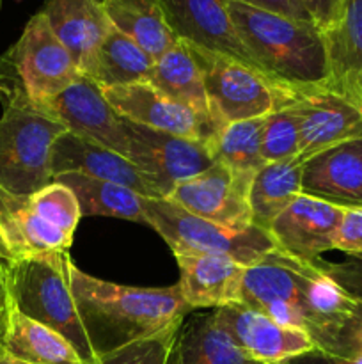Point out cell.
Returning a JSON list of instances; mask_svg holds the SVG:
<instances>
[{
    "label": "cell",
    "instance_id": "2e32d148",
    "mask_svg": "<svg viewBox=\"0 0 362 364\" xmlns=\"http://www.w3.org/2000/svg\"><path fill=\"white\" fill-rule=\"evenodd\" d=\"M73 237L46 223L35 210L32 196L14 194L0 187V259L34 258L70 252Z\"/></svg>",
    "mask_w": 362,
    "mask_h": 364
},
{
    "label": "cell",
    "instance_id": "60d3db41",
    "mask_svg": "<svg viewBox=\"0 0 362 364\" xmlns=\"http://www.w3.org/2000/svg\"><path fill=\"white\" fill-rule=\"evenodd\" d=\"M0 364H32V363H27L23 361V359L16 358V355H13L11 352H7L6 347L0 343Z\"/></svg>",
    "mask_w": 362,
    "mask_h": 364
},
{
    "label": "cell",
    "instance_id": "52a82bcc",
    "mask_svg": "<svg viewBox=\"0 0 362 364\" xmlns=\"http://www.w3.org/2000/svg\"><path fill=\"white\" fill-rule=\"evenodd\" d=\"M59 121L31 109H4L0 117V187L32 196L53 181V142L66 134Z\"/></svg>",
    "mask_w": 362,
    "mask_h": 364
},
{
    "label": "cell",
    "instance_id": "7402d4cb",
    "mask_svg": "<svg viewBox=\"0 0 362 364\" xmlns=\"http://www.w3.org/2000/svg\"><path fill=\"white\" fill-rule=\"evenodd\" d=\"M41 13L84 75L114 28L102 0H45Z\"/></svg>",
    "mask_w": 362,
    "mask_h": 364
},
{
    "label": "cell",
    "instance_id": "e575fe53",
    "mask_svg": "<svg viewBox=\"0 0 362 364\" xmlns=\"http://www.w3.org/2000/svg\"><path fill=\"white\" fill-rule=\"evenodd\" d=\"M334 249L350 258H362V208H344Z\"/></svg>",
    "mask_w": 362,
    "mask_h": 364
},
{
    "label": "cell",
    "instance_id": "f1b7e54d",
    "mask_svg": "<svg viewBox=\"0 0 362 364\" xmlns=\"http://www.w3.org/2000/svg\"><path fill=\"white\" fill-rule=\"evenodd\" d=\"M57 183L66 185L77 196L82 217H116V219L131 220L146 224L142 213V198L144 196L112 183L98 180L82 173H64L53 178Z\"/></svg>",
    "mask_w": 362,
    "mask_h": 364
},
{
    "label": "cell",
    "instance_id": "4fadbf2b",
    "mask_svg": "<svg viewBox=\"0 0 362 364\" xmlns=\"http://www.w3.org/2000/svg\"><path fill=\"white\" fill-rule=\"evenodd\" d=\"M160 6L181 41L222 53L265 75L238 38L226 0H160Z\"/></svg>",
    "mask_w": 362,
    "mask_h": 364
},
{
    "label": "cell",
    "instance_id": "4316f807",
    "mask_svg": "<svg viewBox=\"0 0 362 364\" xmlns=\"http://www.w3.org/2000/svg\"><path fill=\"white\" fill-rule=\"evenodd\" d=\"M304 164L297 159L265 164L254 174L248 191L252 224L268 231L273 220L302 194Z\"/></svg>",
    "mask_w": 362,
    "mask_h": 364
},
{
    "label": "cell",
    "instance_id": "f35d334b",
    "mask_svg": "<svg viewBox=\"0 0 362 364\" xmlns=\"http://www.w3.org/2000/svg\"><path fill=\"white\" fill-rule=\"evenodd\" d=\"M283 364H362V358H336V355L325 354V352L312 350L307 352V354H302L298 358L287 359Z\"/></svg>",
    "mask_w": 362,
    "mask_h": 364
},
{
    "label": "cell",
    "instance_id": "30bf717a",
    "mask_svg": "<svg viewBox=\"0 0 362 364\" xmlns=\"http://www.w3.org/2000/svg\"><path fill=\"white\" fill-rule=\"evenodd\" d=\"M254 176L238 174L224 164L215 162L202 173L181 181L167 196L180 208L227 226H251L248 191Z\"/></svg>",
    "mask_w": 362,
    "mask_h": 364
},
{
    "label": "cell",
    "instance_id": "9a60e30c",
    "mask_svg": "<svg viewBox=\"0 0 362 364\" xmlns=\"http://www.w3.org/2000/svg\"><path fill=\"white\" fill-rule=\"evenodd\" d=\"M241 304L265 313L280 326L305 333L300 287L290 255L280 249L247 267L241 284Z\"/></svg>",
    "mask_w": 362,
    "mask_h": 364
},
{
    "label": "cell",
    "instance_id": "74e56055",
    "mask_svg": "<svg viewBox=\"0 0 362 364\" xmlns=\"http://www.w3.org/2000/svg\"><path fill=\"white\" fill-rule=\"evenodd\" d=\"M238 2L258 7V9L270 11V13L280 14V16H287L291 18V20L312 23V20L309 18V14L305 13V9L302 7V4L298 2V0H238Z\"/></svg>",
    "mask_w": 362,
    "mask_h": 364
},
{
    "label": "cell",
    "instance_id": "7c38bea8",
    "mask_svg": "<svg viewBox=\"0 0 362 364\" xmlns=\"http://www.w3.org/2000/svg\"><path fill=\"white\" fill-rule=\"evenodd\" d=\"M213 311L234 343L259 364H283L287 359L316 350L314 341L307 333L280 326L265 313L241 302Z\"/></svg>",
    "mask_w": 362,
    "mask_h": 364
},
{
    "label": "cell",
    "instance_id": "8fae6325",
    "mask_svg": "<svg viewBox=\"0 0 362 364\" xmlns=\"http://www.w3.org/2000/svg\"><path fill=\"white\" fill-rule=\"evenodd\" d=\"M287 107L298 117L300 164L334 146L362 139V110L327 89L297 91Z\"/></svg>",
    "mask_w": 362,
    "mask_h": 364
},
{
    "label": "cell",
    "instance_id": "6da1fadb",
    "mask_svg": "<svg viewBox=\"0 0 362 364\" xmlns=\"http://www.w3.org/2000/svg\"><path fill=\"white\" fill-rule=\"evenodd\" d=\"M75 304L98 359L114 350L181 327L194 309L180 287L138 288L92 277L70 265Z\"/></svg>",
    "mask_w": 362,
    "mask_h": 364
},
{
    "label": "cell",
    "instance_id": "277c9868",
    "mask_svg": "<svg viewBox=\"0 0 362 364\" xmlns=\"http://www.w3.org/2000/svg\"><path fill=\"white\" fill-rule=\"evenodd\" d=\"M70 252L4 262L9 301L28 318L66 338L85 364H98L70 284Z\"/></svg>",
    "mask_w": 362,
    "mask_h": 364
},
{
    "label": "cell",
    "instance_id": "1f68e13d",
    "mask_svg": "<svg viewBox=\"0 0 362 364\" xmlns=\"http://www.w3.org/2000/svg\"><path fill=\"white\" fill-rule=\"evenodd\" d=\"M32 203L39 215L55 226L57 230L73 237L75 230L80 220V205L77 201V196L66 185L52 181L50 185L43 187L35 194H32Z\"/></svg>",
    "mask_w": 362,
    "mask_h": 364
},
{
    "label": "cell",
    "instance_id": "8992f818",
    "mask_svg": "<svg viewBox=\"0 0 362 364\" xmlns=\"http://www.w3.org/2000/svg\"><path fill=\"white\" fill-rule=\"evenodd\" d=\"M188 46L202 71L216 132L236 121L268 116L293 102L297 91L275 84L247 64L190 43Z\"/></svg>",
    "mask_w": 362,
    "mask_h": 364
},
{
    "label": "cell",
    "instance_id": "d6986e66",
    "mask_svg": "<svg viewBox=\"0 0 362 364\" xmlns=\"http://www.w3.org/2000/svg\"><path fill=\"white\" fill-rule=\"evenodd\" d=\"M302 194L344 208H362V139L311 156L302 171Z\"/></svg>",
    "mask_w": 362,
    "mask_h": 364
},
{
    "label": "cell",
    "instance_id": "d590c367",
    "mask_svg": "<svg viewBox=\"0 0 362 364\" xmlns=\"http://www.w3.org/2000/svg\"><path fill=\"white\" fill-rule=\"evenodd\" d=\"M319 269L332 277L355 301L362 302V258H348L346 262L329 263L316 259Z\"/></svg>",
    "mask_w": 362,
    "mask_h": 364
},
{
    "label": "cell",
    "instance_id": "603a6c76",
    "mask_svg": "<svg viewBox=\"0 0 362 364\" xmlns=\"http://www.w3.org/2000/svg\"><path fill=\"white\" fill-rule=\"evenodd\" d=\"M148 82L199 117L204 128V144L216 134L202 71L188 43L180 39L169 52L156 59Z\"/></svg>",
    "mask_w": 362,
    "mask_h": 364
},
{
    "label": "cell",
    "instance_id": "3957f363",
    "mask_svg": "<svg viewBox=\"0 0 362 364\" xmlns=\"http://www.w3.org/2000/svg\"><path fill=\"white\" fill-rule=\"evenodd\" d=\"M80 77L73 57L39 11L25 25L20 39L0 55V103L2 109L39 112Z\"/></svg>",
    "mask_w": 362,
    "mask_h": 364
},
{
    "label": "cell",
    "instance_id": "ab89813d",
    "mask_svg": "<svg viewBox=\"0 0 362 364\" xmlns=\"http://www.w3.org/2000/svg\"><path fill=\"white\" fill-rule=\"evenodd\" d=\"M7 315H9V295H7L6 277H4V262H0V338L6 329Z\"/></svg>",
    "mask_w": 362,
    "mask_h": 364
},
{
    "label": "cell",
    "instance_id": "5bb4252c",
    "mask_svg": "<svg viewBox=\"0 0 362 364\" xmlns=\"http://www.w3.org/2000/svg\"><path fill=\"white\" fill-rule=\"evenodd\" d=\"M344 206L300 194L268 228L277 247L304 262L332 251Z\"/></svg>",
    "mask_w": 362,
    "mask_h": 364
},
{
    "label": "cell",
    "instance_id": "b9f144b4",
    "mask_svg": "<svg viewBox=\"0 0 362 364\" xmlns=\"http://www.w3.org/2000/svg\"><path fill=\"white\" fill-rule=\"evenodd\" d=\"M0 6H2V0H0Z\"/></svg>",
    "mask_w": 362,
    "mask_h": 364
},
{
    "label": "cell",
    "instance_id": "44dd1931",
    "mask_svg": "<svg viewBox=\"0 0 362 364\" xmlns=\"http://www.w3.org/2000/svg\"><path fill=\"white\" fill-rule=\"evenodd\" d=\"M180 287L192 309H219L241 302L247 267L224 255H177Z\"/></svg>",
    "mask_w": 362,
    "mask_h": 364
},
{
    "label": "cell",
    "instance_id": "e0dca14e",
    "mask_svg": "<svg viewBox=\"0 0 362 364\" xmlns=\"http://www.w3.org/2000/svg\"><path fill=\"white\" fill-rule=\"evenodd\" d=\"M102 91L110 107L130 123L204 142V128L199 117L149 82H135Z\"/></svg>",
    "mask_w": 362,
    "mask_h": 364
},
{
    "label": "cell",
    "instance_id": "83f0119b",
    "mask_svg": "<svg viewBox=\"0 0 362 364\" xmlns=\"http://www.w3.org/2000/svg\"><path fill=\"white\" fill-rule=\"evenodd\" d=\"M155 59L128 36L112 28L84 71L102 89L148 82Z\"/></svg>",
    "mask_w": 362,
    "mask_h": 364
},
{
    "label": "cell",
    "instance_id": "4dcf8cb0",
    "mask_svg": "<svg viewBox=\"0 0 362 364\" xmlns=\"http://www.w3.org/2000/svg\"><path fill=\"white\" fill-rule=\"evenodd\" d=\"M261 153L266 164L297 159L300 153L298 117L290 107L273 110L265 117L261 132Z\"/></svg>",
    "mask_w": 362,
    "mask_h": 364
},
{
    "label": "cell",
    "instance_id": "8d00e7d4",
    "mask_svg": "<svg viewBox=\"0 0 362 364\" xmlns=\"http://www.w3.org/2000/svg\"><path fill=\"white\" fill-rule=\"evenodd\" d=\"M298 2L302 4L318 31L325 32L339 18L344 0H298Z\"/></svg>",
    "mask_w": 362,
    "mask_h": 364
},
{
    "label": "cell",
    "instance_id": "484cf974",
    "mask_svg": "<svg viewBox=\"0 0 362 364\" xmlns=\"http://www.w3.org/2000/svg\"><path fill=\"white\" fill-rule=\"evenodd\" d=\"M0 343L7 352L32 364H85L66 338L25 316L11 301Z\"/></svg>",
    "mask_w": 362,
    "mask_h": 364
},
{
    "label": "cell",
    "instance_id": "ffe728a7",
    "mask_svg": "<svg viewBox=\"0 0 362 364\" xmlns=\"http://www.w3.org/2000/svg\"><path fill=\"white\" fill-rule=\"evenodd\" d=\"M322 34L329 64L325 89L362 110V0H344L337 21Z\"/></svg>",
    "mask_w": 362,
    "mask_h": 364
},
{
    "label": "cell",
    "instance_id": "9c48e42d",
    "mask_svg": "<svg viewBox=\"0 0 362 364\" xmlns=\"http://www.w3.org/2000/svg\"><path fill=\"white\" fill-rule=\"evenodd\" d=\"M39 112L59 121L77 137L128 156L130 137L126 123L106 102L102 87L85 75L46 103Z\"/></svg>",
    "mask_w": 362,
    "mask_h": 364
},
{
    "label": "cell",
    "instance_id": "d4e9b609",
    "mask_svg": "<svg viewBox=\"0 0 362 364\" xmlns=\"http://www.w3.org/2000/svg\"><path fill=\"white\" fill-rule=\"evenodd\" d=\"M110 23L153 59L169 52L180 38L172 32L160 0H102Z\"/></svg>",
    "mask_w": 362,
    "mask_h": 364
},
{
    "label": "cell",
    "instance_id": "d6a6232c",
    "mask_svg": "<svg viewBox=\"0 0 362 364\" xmlns=\"http://www.w3.org/2000/svg\"><path fill=\"white\" fill-rule=\"evenodd\" d=\"M177 333H180V327L165 331L148 340L135 341L119 350L102 355L98 364H170Z\"/></svg>",
    "mask_w": 362,
    "mask_h": 364
},
{
    "label": "cell",
    "instance_id": "ee69618b",
    "mask_svg": "<svg viewBox=\"0 0 362 364\" xmlns=\"http://www.w3.org/2000/svg\"><path fill=\"white\" fill-rule=\"evenodd\" d=\"M0 262H2V259H0Z\"/></svg>",
    "mask_w": 362,
    "mask_h": 364
},
{
    "label": "cell",
    "instance_id": "7bdbcfd3",
    "mask_svg": "<svg viewBox=\"0 0 362 364\" xmlns=\"http://www.w3.org/2000/svg\"><path fill=\"white\" fill-rule=\"evenodd\" d=\"M16 2H21V0H16Z\"/></svg>",
    "mask_w": 362,
    "mask_h": 364
},
{
    "label": "cell",
    "instance_id": "ba28073f",
    "mask_svg": "<svg viewBox=\"0 0 362 364\" xmlns=\"http://www.w3.org/2000/svg\"><path fill=\"white\" fill-rule=\"evenodd\" d=\"M124 123L130 137L126 159L135 164L162 199H165L177 183L215 164L204 142L151 130L126 119Z\"/></svg>",
    "mask_w": 362,
    "mask_h": 364
},
{
    "label": "cell",
    "instance_id": "836d02e7",
    "mask_svg": "<svg viewBox=\"0 0 362 364\" xmlns=\"http://www.w3.org/2000/svg\"><path fill=\"white\" fill-rule=\"evenodd\" d=\"M316 350L344 359L362 358V302L346 322L316 345Z\"/></svg>",
    "mask_w": 362,
    "mask_h": 364
},
{
    "label": "cell",
    "instance_id": "5b68a950",
    "mask_svg": "<svg viewBox=\"0 0 362 364\" xmlns=\"http://www.w3.org/2000/svg\"><path fill=\"white\" fill-rule=\"evenodd\" d=\"M142 213L177 255H224L245 267H252L270 252L277 242L266 230L254 226H227L194 215L169 199L142 198Z\"/></svg>",
    "mask_w": 362,
    "mask_h": 364
},
{
    "label": "cell",
    "instance_id": "ac0fdd59",
    "mask_svg": "<svg viewBox=\"0 0 362 364\" xmlns=\"http://www.w3.org/2000/svg\"><path fill=\"white\" fill-rule=\"evenodd\" d=\"M64 173H82L98 180L123 185L144 198L162 199L131 160L77 135H60L52 148L53 178Z\"/></svg>",
    "mask_w": 362,
    "mask_h": 364
},
{
    "label": "cell",
    "instance_id": "7a4b0ae2",
    "mask_svg": "<svg viewBox=\"0 0 362 364\" xmlns=\"http://www.w3.org/2000/svg\"><path fill=\"white\" fill-rule=\"evenodd\" d=\"M227 13L245 50L266 77L293 91L325 89L329 64L323 34L314 23L226 0Z\"/></svg>",
    "mask_w": 362,
    "mask_h": 364
},
{
    "label": "cell",
    "instance_id": "cb8c5ba5",
    "mask_svg": "<svg viewBox=\"0 0 362 364\" xmlns=\"http://www.w3.org/2000/svg\"><path fill=\"white\" fill-rule=\"evenodd\" d=\"M170 364H259L248 358L216 320L215 311L194 315L180 327Z\"/></svg>",
    "mask_w": 362,
    "mask_h": 364
},
{
    "label": "cell",
    "instance_id": "f546056e",
    "mask_svg": "<svg viewBox=\"0 0 362 364\" xmlns=\"http://www.w3.org/2000/svg\"><path fill=\"white\" fill-rule=\"evenodd\" d=\"M265 117L236 121L220 128L206 142L213 160L224 164L238 174L254 176L266 164L261 153V132Z\"/></svg>",
    "mask_w": 362,
    "mask_h": 364
}]
</instances>
